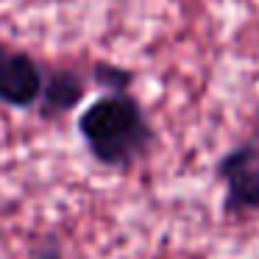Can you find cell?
Wrapping results in <instances>:
<instances>
[{
  "label": "cell",
  "instance_id": "6da1fadb",
  "mask_svg": "<svg viewBox=\"0 0 259 259\" xmlns=\"http://www.w3.org/2000/svg\"><path fill=\"white\" fill-rule=\"evenodd\" d=\"M78 137L103 170L128 173L156 148V128L131 90H112L81 109Z\"/></svg>",
  "mask_w": 259,
  "mask_h": 259
},
{
  "label": "cell",
  "instance_id": "7a4b0ae2",
  "mask_svg": "<svg viewBox=\"0 0 259 259\" xmlns=\"http://www.w3.org/2000/svg\"><path fill=\"white\" fill-rule=\"evenodd\" d=\"M214 179L223 187L220 209L226 218L259 212V134L229 148L214 164Z\"/></svg>",
  "mask_w": 259,
  "mask_h": 259
},
{
  "label": "cell",
  "instance_id": "3957f363",
  "mask_svg": "<svg viewBox=\"0 0 259 259\" xmlns=\"http://www.w3.org/2000/svg\"><path fill=\"white\" fill-rule=\"evenodd\" d=\"M45 87V70L31 53L0 42V103L12 109H36Z\"/></svg>",
  "mask_w": 259,
  "mask_h": 259
},
{
  "label": "cell",
  "instance_id": "277c9868",
  "mask_svg": "<svg viewBox=\"0 0 259 259\" xmlns=\"http://www.w3.org/2000/svg\"><path fill=\"white\" fill-rule=\"evenodd\" d=\"M84 98H87V78L81 73H75L70 67L48 70L42 98L36 103V114L45 123H53V120H62L64 114H70L73 109H78V103Z\"/></svg>",
  "mask_w": 259,
  "mask_h": 259
},
{
  "label": "cell",
  "instance_id": "5b68a950",
  "mask_svg": "<svg viewBox=\"0 0 259 259\" xmlns=\"http://www.w3.org/2000/svg\"><path fill=\"white\" fill-rule=\"evenodd\" d=\"M92 81H95L103 92L131 90L134 75H131L128 70H123V67H114V64H95V67H92Z\"/></svg>",
  "mask_w": 259,
  "mask_h": 259
},
{
  "label": "cell",
  "instance_id": "8992f818",
  "mask_svg": "<svg viewBox=\"0 0 259 259\" xmlns=\"http://www.w3.org/2000/svg\"><path fill=\"white\" fill-rule=\"evenodd\" d=\"M28 259H67V256H64L62 240H59L56 234H48L34 245V251L28 253Z\"/></svg>",
  "mask_w": 259,
  "mask_h": 259
},
{
  "label": "cell",
  "instance_id": "52a82bcc",
  "mask_svg": "<svg viewBox=\"0 0 259 259\" xmlns=\"http://www.w3.org/2000/svg\"><path fill=\"white\" fill-rule=\"evenodd\" d=\"M256 114H259V112H256Z\"/></svg>",
  "mask_w": 259,
  "mask_h": 259
}]
</instances>
